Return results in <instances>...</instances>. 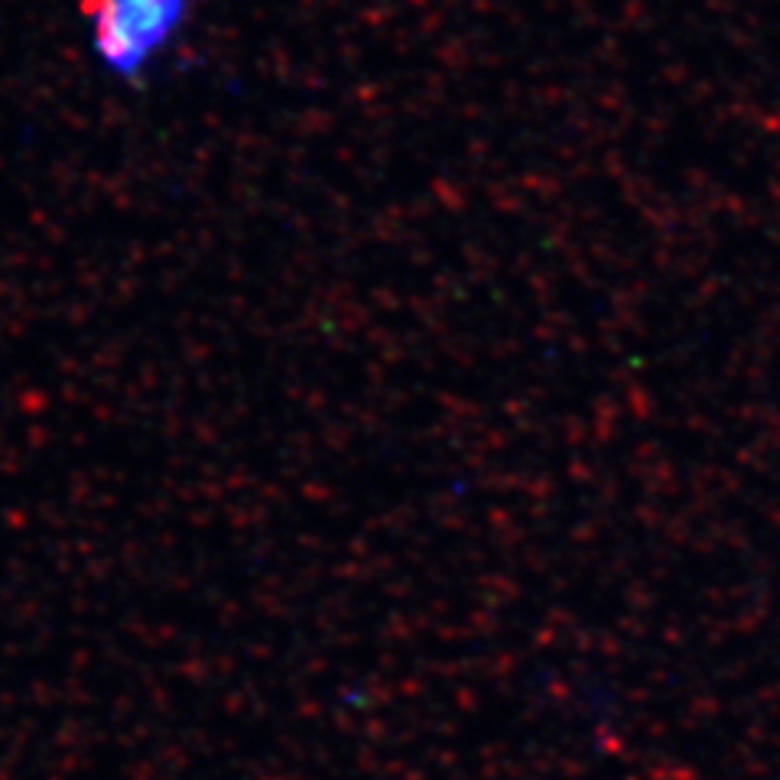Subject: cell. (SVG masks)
<instances>
[{
  "label": "cell",
  "mask_w": 780,
  "mask_h": 780,
  "mask_svg": "<svg viewBox=\"0 0 780 780\" xmlns=\"http://www.w3.org/2000/svg\"><path fill=\"white\" fill-rule=\"evenodd\" d=\"M91 56L124 85H140L189 26L192 0H82Z\"/></svg>",
  "instance_id": "1"
}]
</instances>
